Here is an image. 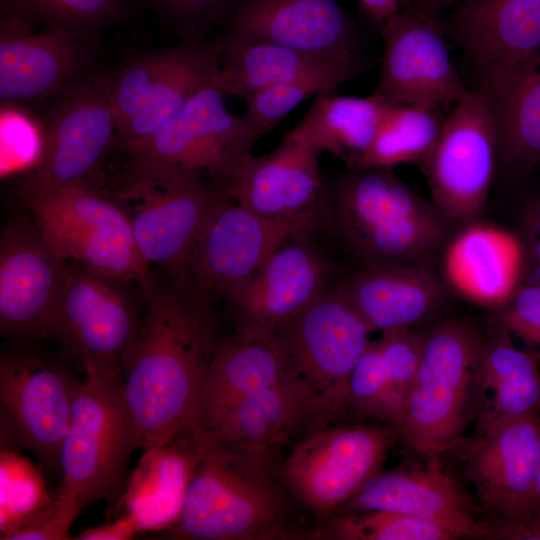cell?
<instances>
[{"label": "cell", "mask_w": 540, "mask_h": 540, "mask_svg": "<svg viewBox=\"0 0 540 540\" xmlns=\"http://www.w3.org/2000/svg\"><path fill=\"white\" fill-rule=\"evenodd\" d=\"M223 337L212 301L188 281L168 278L144 299L121 369L141 448L200 428L202 388Z\"/></svg>", "instance_id": "obj_1"}, {"label": "cell", "mask_w": 540, "mask_h": 540, "mask_svg": "<svg viewBox=\"0 0 540 540\" xmlns=\"http://www.w3.org/2000/svg\"><path fill=\"white\" fill-rule=\"evenodd\" d=\"M194 468L177 524L161 533L178 540H272L308 536L290 520L292 497L279 453L214 439Z\"/></svg>", "instance_id": "obj_2"}, {"label": "cell", "mask_w": 540, "mask_h": 540, "mask_svg": "<svg viewBox=\"0 0 540 540\" xmlns=\"http://www.w3.org/2000/svg\"><path fill=\"white\" fill-rule=\"evenodd\" d=\"M319 227L361 267L430 264L453 222L420 197L393 168H348L324 189Z\"/></svg>", "instance_id": "obj_3"}, {"label": "cell", "mask_w": 540, "mask_h": 540, "mask_svg": "<svg viewBox=\"0 0 540 540\" xmlns=\"http://www.w3.org/2000/svg\"><path fill=\"white\" fill-rule=\"evenodd\" d=\"M485 337L471 321L439 322L424 333L416 377L390 427L412 450L453 451L468 435L481 406L480 363Z\"/></svg>", "instance_id": "obj_4"}, {"label": "cell", "mask_w": 540, "mask_h": 540, "mask_svg": "<svg viewBox=\"0 0 540 540\" xmlns=\"http://www.w3.org/2000/svg\"><path fill=\"white\" fill-rule=\"evenodd\" d=\"M226 96L215 82L206 85L158 130L124 148L113 186L189 177L227 190L260 136L227 109Z\"/></svg>", "instance_id": "obj_5"}, {"label": "cell", "mask_w": 540, "mask_h": 540, "mask_svg": "<svg viewBox=\"0 0 540 540\" xmlns=\"http://www.w3.org/2000/svg\"><path fill=\"white\" fill-rule=\"evenodd\" d=\"M28 213L65 260L125 284L146 299L158 285L140 255L128 215L112 195L79 185H44L23 180Z\"/></svg>", "instance_id": "obj_6"}, {"label": "cell", "mask_w": 540, "mask_h": 540, "mask_svg": "<svg viewBox=\"0 0 540 540\" xmlns=\"http://www.w3.org/2000/svg\"><path fill=\"white\" fill-rule=\"evenodd\" d=\"M141 448L129 412L121 373L86 378L77 389L69 428L62 442L60 488L82 509L119 495L128 478V464Z\"/></svg>", "instance_id": "obj_7"}, {"label": "cell", "mask_w": 540, "mask_h": 540, "mask_svg": "<svg viewBox=\"0 0 540 540\" xmlns=\"http://www.w3.org/2000/svg\"><path fill=\"white\" fill-rule=\"evenodd\" d=\"M127 286L68 263L49 316L47 337L58 342L86 378L121 373L143 306V300L131 296Z\"/></svg>", "instance_id": "obj_8"}, {"label": "cell", "mask_w": 540, "mask_h": 540, "mask_svg": "<svg viewBox=\"0 0 540 540\" xmlns=\"http://www.w3.org/2000/svg\"><path fill=\"white\" fill-rule=\"evenodd\" d=\"M498 123L487 83L467 95L444 119L439 136L418 165L433 204L451 222H478L498 158Z\"/></svg>", "instance_id": "obj_9"}, {"label": "cell", "mask_w": 540, "mask_h": 540, "mask_svg": "<svg viewBox=\"0 0 540 540\" xmlns=\"http://www.w3.org/2000/svg\"><path fill=\"white\" fill-rule=\"evenodd\" d=\"M372 333L335 286H329L277 334L286 351L290 379L331 423L344 415L352 372Z\"/></svg>", "instance_id": "obj_10"}, {"label": "cell", "mask_w": 540, "mask_h": 540, "mask_svg": "<svg viewBox=\"0 0 540 540\" xmlns=\"http://www.w3.org/2000/svg\"><path fill=\"white\" fill-rule=\"evenodd\" d=\"M397 433L390 426L328 425L297 442L280 477L320 525L381 471Z\"/></svg>", "instance_id": "obj_11"}, {"label": "cell", "mask_w": 540, "mask_h": 540, "mask_svg": "<svg viewBox=\"0 0 540 540\" xmlns=\"http://www.w3.org/2000/svg\"><path fill=\"white\" fill-rule=\"evenodd\" d=\"M79 380L61 360L32 350H6L0 357L2 449L30 450L49 470L59 471Z\"/></svg>", "instance_id": "obj_12"}, {"label": "cell", "mask_w": 540, "mask_h": 540, "mask_svg": "<svg viewBox=\"0 0 540 540\" xmlns=\"http://www.w3.org/2000/svg\"><path fill=\"white\" fill-rule=\"evenodd\" d=\"M452 452L489 522L540 515V414L476 422Z\"/></svg>", "instance_id": "obj_13"}, {"label": "cell", "mask_w": 540, "mask_h": 540, "mask_svg": "<svg viewBox=\"0 0 540 540\" xmlns=\"http://www.w3.org/2000/svg\"><path fill=\"white\" fill-rule=\"evenodd\" d=\"M125 209L136 247L145 260L172 280H188L198 240L228 196L211 182L189 177L139 181L114 187Z\"/></svg>", "instance_id": "obj_14"}, {"label": "cell", "mask_w": 540, "mask_h": 540, "mask_svg": "<svg viewBox=\"0 0 540 540\" xmlns=\"http://www.w3.org/2000/svg\"><path fill=\"white\" fill-rule=\"evenodd\" d=\"M318 227V207L291 218H270L227 197L198 240L187 281L212 302H230L285 241Z\"/></svg>", "instance_id": "obj_15"}, {"label": "cell", "mask_w": 540, "mask_h": 540, "mask_svg": "<svg viewBox=\"0 0 540 540\" xmlns=\"http://www.w3.org/2000/svg\"><path fill=\"white\" fill-rule=\"evenodd\" d=\"M113 77L112 73L85 77L59 98L25 181L98 189L97 179L117 133L110 102Z\"/></svg>", "instance_id": "obj_16"}, {"label": "cell", "mask_w": 540, "mask_h": 540, "mask_svg": "<svg viewBox=\"0 0 540 540\" xmlns=\"http://www.w3.org/2000/svg\"><path fill=\"white\" fill-rule=\"evenodd\" d=\"M380 29L384 54L376 93L394 104L437 110L467 95L435 17L408 0Z\"/></svg>", "instance_id": "obj_17"}, {"label": "cell", "mask_w": 540, "mask_h": 540, "mask_svg": "<svg viewBox=\"0 0 540 540\" xmlns=\"http://www.w3.org/2000/svg\"><path fill=\"white\" fill-rule=\"evenodd\" d=\"M68 263L29 213L10 219L0 239L2 337H47L49 316Z\"/></svg>", "instance_id": "obj_18"}, {"label": "cell", "mask_w": 540, "mask_h": 540, "mask_svg": "<svg viewBox=\"0 0 540 540\" xmlns=\"http://www.w3.org/2000/svg\"><path fill=\"white\" fill-rule=\"evenodd\" d=\"M93 45L2 14L0 99L42 103L62 97L83 79Z\"/></svg>", "instance_id": "obj_19"}, {"label": "cell", "mask_w": 540, "mask_h": 540, "mask_svg": "<svg viewBox=\"0 0 540 540\" xmlns=\"http://www.w3.org/2000/svg\"><path fill=\"white\" fill-rule=\"evenodd\" d=\"M311 234L285 241L229 302L237 328L277 332L329 287L330 262Z\"/></svg>", "instance_id": "obj_20"}, {"label": "cell", "mask_w": 540, "mask_h": 540, "mask_svg": "<svg viewBox=\"0 0 540 540\" xmlns=\"http://www.w3.org/2000/svg\"><path fill=\"white\" fill-rule=\"evenodd\" d=\"M439 455H427V463L420 467L380 471L334 514L358 510L392 511L436 522L456 539H489L490 523L476 519L474 506L444 469Z\"/></svg>", "instance_id": "obj_21"}, {"label": "cell", "mask_w": 540, "mask_h": 540, "mask_svg": "<svg viewBox=\"0 0 540 540\" xmlns=\"http://www.w3.org/2000/svg\"><path fill=\"white\" fill-rule=\"evenodd\" d=\"M225 35L316 55H356L354 29L337 0H240Z\"/></svg>", "instance_id": "obj_22"}, {"label": "cell", "mask_w": 540, "mask_h": 540, "mask_svg": "<svg viewBox=\"0 0 540 540\" xmlns=\"http://www.w3.org/2000/svg\"><path fill=\"white\" fill-rule=\"evenodd\" d=\"M205 440L204 431L195 428L143 449L119 494L116 516L129 519L137 533H163L173 528Z\"/></svg>", "instance_id": "obj_23"}, {"label": "cell", "mask_w": 540, "mask_h": 540, "mask_svg": "<svg viewBox=\"0 0 540 540\" xmlns=\"http://www.w3.org/2000/svg\"><path fill=\"white\" fill-rule=\"evenodd\" d=\"M334 286L371 332L422 323L447 300L444 285L428 263L360 267Z\"/></svg>", "instance_id": "obj_24"}, {"label": "cell", "mask_w": 540, "mask_h": 540, "mask_svg": "<svg viewBox=\"0 0 540 540\" xmlns=\"http://www.w3.org/2000/svg\"><path fill=\"white\" fill-rule=\"evenodd\" d=\"M320 151L288 137L264 155H250L227 188L231 200L259 215L291 218L318 207L324 183Z\"/></svg>", "instance_id": "obj_25"}, {"label": "cell", "mask_w": 540, "mask_h": 540, "mask_svg": "<svg viewBox=\"0 0 540 540\" xmlns=\"http://www.w3.org/2000/svg\"><path fill=\"white\" fill-rule=\"evenodd\" d=\"M288 379V357L277 332L236 328L224 335L208 370L199 427L212 430L243 399Z\"/></svg>", "instance_id": "obj_26"}, {"label": "cell", "mask_w": 540, "mask_h": 540, "mask_svg": "<svg viewBox=\"0 0 540 540\" xmlns=\"http://www.w3.org/2000/svg\"><path fill=\"white\" fill-rule=\"evenodd\" d=\"M443 23L482 76L540 47V0H469L451 8Z\"/></svg>", "instance_id": "obj_27"}, {"label": "cell", "mask_w": 540, "mask_h": 540, "mask_svg": "<svg viewBox=\"0 0 540 540\" xmlns=\"http://www.w3.org/2000/svg\"><path fill=\"white\" fill-rule=\"evenodd\" d=\"M423 337L424 333L399 328L384 331L370 342L350 377L344 415L392 425L411 392Z\"/></svg>", "instance_id": "obj_28"}, {"label": "cell", "mask_w": 540, "mask_h": 540, "mask_svg": "<svg viewBox=\"0 0 540 540\" xmlns=\"http://www.w3.org/2000/svg\"><path fill=\"white\" fill-rule=\"evenodd\" d=\"M332 424L318 405L288 379L233 407L207 436L280 452L283 446Z\"/></svg>", "instance_id": "obj_29"}, {"label": "cell", "mask_w": 540, "mask_h": 540, "mask_svg": "<svg viewBox=\"0 0 540 540\" xmlns=\"http://www.w3.org/2000/svg\"><path fill=\"white\" fill-rule=\"evenodd\" d=\"M523 250L519 239L478 222L449 243L444 269L449 283L465 298L498 308L521 281Z\"/></svg>", "instance_id": "obj_30"}, {"label": "cell", "mask_w": 540, "mask_h": 540, "mask_svg": "<svg viewBox=\"0 0 540 540\" xmlns=\"http://www.w3.org/2000/svg\"><path fill=\"white\" fill-rule=\"evenodd\" d=\"M484 80L498 123V158L517 177L540 167V47L510 67L491 70Z\"/></svg>", "instance_id": "obj_31"}, {"label": "cell", "mask_w": 540, "mask_h": 540, "mask_svg": "<svg viewBox=\"0 0 540 540\" xmlns=\"http://www.w3.org/2000/svg\"><path fill=\"white\" fill-rule=\"evenodd\" d=\"M393 105L376 92L367 97L322 92L287 136L328 152L352 168Z\"/></svg>", "instance_id": "obj_32"}, {"label": "cell", "mask_w": 540, "mask_h": 540, "mask_svg": "<svg viewBox=\"0 0 540 540\" xmlns=\"http://www.w3.org/2000/svg\"><path fill=\"white\" fill-rule=\"evenodd\" d=\"M219 40L221 55L214 82L227 95L246 102L274 86L358 58L357 55L310 54L272 42L225 34Z\"/></svg>", "instance_id": "obj_33"}, {"label": "cell", "mask_w": 540, "mask_h": 540, "mask_svg": "<svg viewBox=\"0 0 540 540\" xmlns=\"http://www.w3.org/2000/svg\"><path fill=\"white\" fill-rule=\"evenodd\" d=\"M495 328L484 340L476 422L540 414V355L520 350L511 334Z\"/></svg>", "instance_id": "obj_34"}, {"label": "cell", "mask_w": 540, "mask_h": 540, "mask_svg": "<svg viewBox=\"0 0 540 540\" xmlns=\"http://www.w3.org/2000/svg\"><path fill=\"white\" fill-rule=\"evenodd\" d=\"M219 39L190 38L187 53L161 81L144 106L117 133L122 148L149 136L172 117L203 87L213 83L219 68Z\"/></svg>", "instance_id": "obj_35"}, {"label": "cell", "mask_w": 540, "mask_h": 540, "mask_svg": "<svg viewBox=\"0 0 540 540\" xmlns=\"http://www.w3.org/2000/svg\"><path fill=\"white\" fill-rule=\"evenodd\" d=\"M2 14L87 43L99 41L101 32L125 24L131 0H0Z\"/></svg>", "instance_id": "obj_36"}, {"label": "cell", "mask_w": 540, "mask_h": 540, "mask_svg": "<svg viewBox=\"0 0 540 540\" xmlns=\"http://www.w3.org/2000/svg\"><path fill=\"white\" fill-rule=\"evenodd\" d=\"M443 121L437 109L394 104L371 145L352 168L419 165L434 146Z\"/></svg>", "instance_id": "obj_37"}, {"label": "cell", "mask_w": 540, "mask_h": 540, "mask_svg": "<svg viewBox=\"0 0 540 540\" xmlns=\"http://www.w3.org/2000/svg\"><path fill=\"white\" fill-rule=\"evenodd\" d=\"M364 68L362 62L355 58L274 86L250 99L244 116L261 137L301 102L312 95L335 90L359 75Z\"/></svg>", "instance_id": "obj_38"}, {"label": "cell", "mask_w": 540, "mask_h": 540, "mask_svg": "<svg viewBox=\"0 0 540 540\" xmlns=\"http://www.w3.org/2000/svg\"><path fill=\"white\" fill-rule=\"evenodd\" d=\"M314 539L453 540L442 525L385 510H358L332 515L313 532Z\"/></svg>", "instance_id": "obj_39"}, {"label": "cell", "mask_w": 540, "mask_h": 540, "mask_svg": "<svg viewBox=\"0 0 540 540\" xmlns=\"http://www.w3.org/2000/svg\"><path fill=\"white\" fill-rule=\"evenodd\" d=\"M190 38L175 46L140 53L126 61L114 77L110 90L117 133L144 106L161 81L180 63Z\"/></svg>", "instance_id": "obj_40"}, {"label": "cell", "mask_w": 540, "mask_h": 540, "mask_svg": "<svg viewBox=\"0 0 540 540\" xmlns=\"http://www.w3.org/2000/svg\"><path fill=\"white\" fill-rule=\"evenodd\" d=\"M0 532L9 531L55 495L46 489L40 470L13 449L0 453Z\"/></svg>", "instance_id": "obj_41"}, {"label": "cell", "mask_w": 540, "mask_h": 540, "mask_svg": "<svg viewBox=\"0 0 540 540\" xmlns=\"http://www.w3.org/2000/svg\"><path fill=\"white\" fill-rule=\"evenodd\" d=\"M83 509L78 501L60 487L53 500L21 523L0 534L3 540L71 539L69 529Z\"/></svg>", "instance_id": "obj_42"}, {"label": "cell", "mask_w": 540, "mask_h": 540, "mask_svg": "<svg viewBox=\"0 0 540 540\" xmlns=\"http://www.w3.org/2000/svg\"><path fill=\"white\" fill-rule=\"evenodd\" d=\"M176 29L183 39L202 38L226 13L233 0H141Z\"/></svg>", "instance_id": "obj_43"}, {"label": "cell", "mask_w": 540, "mask_h": 540, "mask_svg": "<svg viewBox=\"0 0 540 540\" xmlns=\"http://www.w3.org/2000/svg\"><path fill=\"white\" fill-rule=\"evenodd\" d=\"M497 309L496 327L530 347L540 348V285L520 282Z\"/></svg>", "instance_id": "obj_44"}, {"label": "cell", "mask_w": 540, "mask_h": 540, "mask_svg": "<svg viewBox=\"0 0 540 540\" xmlns=\"http://www.w3.org/2000/svg\"><path fill=\"white\" fill-rule=\"evenodd\" d=\"M137 531L132 522L124 516L102 525L83 529L76 537L77 540H128Z\"/></svg>", "instance_id": "obj_45"}, {"label": "cell", "mask_w": 540, "mask_h": 540, "mask_svg": "<svg viewBox=\"0 0 540 540\" xmlns=\"http://www.w3.org/2000/svg\"><path fill=\"white\" fill-rule=\"evenodd\" d=\"M489 523L491 527L489 539L540 540V515L517 522Z\"/></svg>", "instance_id": "obj_46"}, {"label": "cell", "mask_w": 540, "mask_h": 540, "mask_svg": "<svg viewBox=\"0 0 540 540\" xmlns=\"http://www.w3.org/2000/svg\"><path fill=\"white\" fill-rule=\"evenodd\" d=\"M370 18L379 26L395 14L408 0H358Z\"/></svg>", "instance_id": "obj_47"}, {"label": "cell", "mask_w": 540, "mask_h": 540, "mask_svg": "<svg viewBox=\"0 0 540 540\" xmlns=\"http://www.w3.org/2000/svg\"><path fill=\"white\" fill-rule=\"evenodd\" d=\"M419 9L436 17L440 12L451 9L469 0H412Z\"/></svg>", "instance_id": "obj_48"}, {"label": "cell", "mask_w": 540, "mask_h": 540, "mask_svg": "<svg viewBox=\"0 0 540 540\" xmlns=\"http://www.w3.org/2000/svg\"><path fill=\"white\" fill-rule=\"evenodd\" d=\"M537 487H538V492L540 496V471H539L538 480H537Z\"/></svg>", "instance_id": "obj_49"}]
</instances>
